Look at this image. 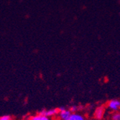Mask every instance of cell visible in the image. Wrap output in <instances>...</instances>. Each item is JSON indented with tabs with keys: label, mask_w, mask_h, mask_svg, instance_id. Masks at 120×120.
Listing matches in <instances>:
<instances>
[{
	"label": "cell",
	"mask_w": 120,
	"mask_h": 120,
	"mask_svg": "<svg viewBox=\"0 0 120 120\" xmlns=\"http://www.w3.org/2000/svg\"><path fill=\"white\" fill-rule=\"evenodd\" d=\"M106 110V105H99L97 106L94 110L93 112V118L97 120H102L104 118Z\"/></svg>",
	"instance_id": "obj_1"
},
{
	"label": "cell",
	"mask_w": 120,
	"mask_h": 120,
	"mask_svg": "<svg viewBox=\"0 0 120 120\" xmlns=\"http://www.w3.org/2000/svg\"><path fill=\"white\" fill-rule=\"evenodd\" d=\"M106 106L107 109L111 112L120 111V100L117 99H111L106 102Z\"/></svg>",
	"instance_id": "obj_2"
},
{
	"label": "cell",
	"mask_w": 120,
	"mask_h": 120,
	"mask_svg": "<svg viewBox=\"0 0 120 120\" xmlns=\"http://www.w3.org/2000/svg\"><path fill=\"white\" fill-rule=\"evenodd\" d=\"M59 113L58 116L60 120H69L70 116L71 115V112L69 110V109H67L65 106H61L58 108Z\"/></svg>",
	"instance_id": "obj_3"
},
{
	"label": "cell",
	"mask_w": 120,
	"mask_h": 120,
	"mask_svg": "<svg viewBox=\"0 0 120 120\" xmlns=\"http://www.w3.org/2000/svg\"><path fill=\"white\" fill-rule=\"evenodd\" d=\"M58 113H59V111L58 108H52V109H43L38 112V114L48 116L49 118H52V117L58 116Z\"/></svg>",
	"instance_id": "obj_4"
},
{
	"label": "cell",
	"mask_w": 120,
	"mask_h": 120,
	"mask_svg": "<svg viewBox=\"0 0 120 120\" xmlns=\"http://www.w3.org/2000/svg\"><path fill=\"white\" fill-rule=\"evenodd\" d=\"M28 120H52V119H50V118H49L48 116H43V115L38 113L35 115H32V116H29Z\"/></svg>",
	"instance_id": "obj_5"
},
{
	"label": "cell",
	"mask_w": 120,
	"mask_h": 120,
	"mask_svg": "<svg viewBox=\"0 0 120 120\" xmlns=\"http://www.w3.org/2000/svg\"><path fill=\"white\" fill-rule=\"evenodd\" d=\"M69 120H86L84 115L82 114L77 112V113H72Z\"/></svg>",
	"instance_id": "obj_6"
},
{
	"label": "cell",
	"mask_w": 120,
	"mask_h": 120,
	"mask_svg": "<svg viewBox=\"0 0 120 120\" xmlns=\"http://www.w3.org/2000/svg\"><path fill=\"white\" fill-rule=\"evenodd\" d=\"M83 108L84 107L81 105L73 104V105H71L68 109H69V110L71 112V113H77V112H79L80 111L83 110Z\"/></svg>",
	"instance_id": "obj_7"
},
{
	"label": "cell",
	"mask_w": 120,
	"mask_h": 120,
	"mask_svg": "<svg viewBox=\"0 0 120 120\" xmlns=\"http://www.w3.org/2000/svg\"><path fill=\"white\" fill-rule=\"evenodd\" d=\"M110 120H120V111L112 112L109 116Z\"/></svg>",
	"instance_id": "obj_8"
},
{
	"label": "cell",
	"mask_w": 120,
	"mask_h": 120,
	"mask_svg": "<svg viewBox=\"0 0 120 120\" xmlns=\"http://www.w3.org/2000/svg\"><path fill=\"white\" fill-rule=\"evenodd\" d=\"M12 119V117L9 115H3L0 116V120H10Z\"/></svg>",
	"instance_id": "obj_9"
},
{
	"label": "cell",
	"mask_w": 120,
	"mask_h": 120,
	"mask_svg": "<svg viewBox=\"0 0 120 120\" xmlns=\"http://www.w3.org/2000/svg\"><path fill=\"white\" fill-rule=\"evenodd\" d=\"M87 120H97V119H87Z\"/></svg>",
	"instance_id": "obj_10"
},
{
	"label": "cell",
	"mask_w": 120,
	"mask_h": 120,
	"mask_svg": "<svg viewBox=\"0 0 120 120\" xmlns=\"http://www.w3.org/2000/svg\"><path fill=\"white\" fill-rule=\"evenodd\" d=\"M10 120H14V119H10Z\"/></svg>",
	"instance_id": "obj_11"
}]
</instances>
